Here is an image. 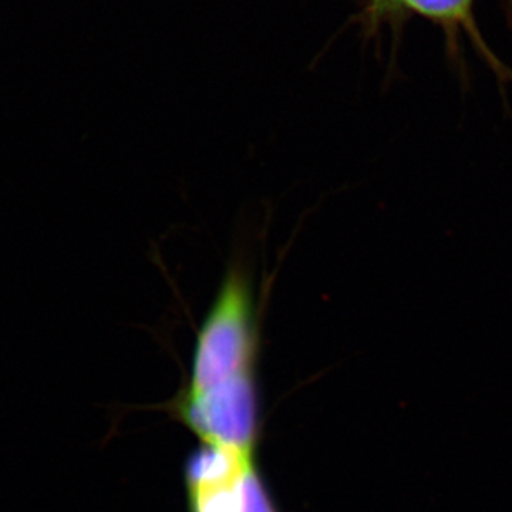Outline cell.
Masks as SVG:
<instances>
[{"mask_svg": "<svg viewBox=\"0 0 512 512\" xmlns=\"http://www.w3.org/2000/svg\"><path fill=\"white\" fill-rule=\"evenodd\" d=\"M258 350L252 286L241 266L232 265L198 330L190 386L185 392H205L239 373L254 370Z\"/></svg>", "mask_w": 512, "mask_h": 512, "instance_id": "1", "label": "cell"}, {"mask_svg": "<svg viewBox=\"0 0 512 512\" xmlns=\"http://www.w3.org/2000/svg\"><path fill=\"white\" fill-rule=\"evenodd\" d=\"M178 413L207 446L228 451L241 461L251 460L256 436L254 370L239 373L205 392H185Z\"/></svg>", "mask_w": 512, "mask_h": 512, "instance_id": "2", "label": "cell"}, {"mask_svg": "<svg viewBox=\"0 0 512 512\" xmlns=\"http://www.w3.org/2000/svg\"><path fill=\"white\" fill-rule=\"evenodd\" d=\"M237 471L188 477L192 512H238L234 485Z\"/></svg>", "mask_w": 512, "mask_h": 512, "instance_id": "3", "label": "cell"}, {"mask_svg": "<svg viewBox=\"0 0 512 512\" xmlns=\"http://www.w3.org/2000/svg\"><path fill=\"white\" fill-rule=\"evenodd\" d=\"M234 485L238 512H275L252 458L239 461Z\"/></svg>", "mask_w": 512, "mask_h": 512, "instance_id": "4", "label": "cell"}, {"mask_svg": "<svg viewBox=\"0 0 512 512\" xmlns=\"http://www.w3.org/2000/svg\"><path fill=\"white\" fill-rule=\"evenodd\" d=\"M402 3L427 18L457 22L467 18L473 0H403Z\"/></svg>", "mask_w": 512, "mask_h": 512, "instance_id": "5", "label": "cell"}, {"mask_svg": "<svg viewBox=\"0 0 512 512\" xmlns=\"http://www.w3.org/2000/svg\"><path fill=\"white\" fill-rule=\"evenodd\" d=\"M389 2L402 3V2H403V0H389Z\"/></svg>", "mask_w": 512, "mask_h": 512, "instance_id": "6", "label": "cell"}]
</instances>
